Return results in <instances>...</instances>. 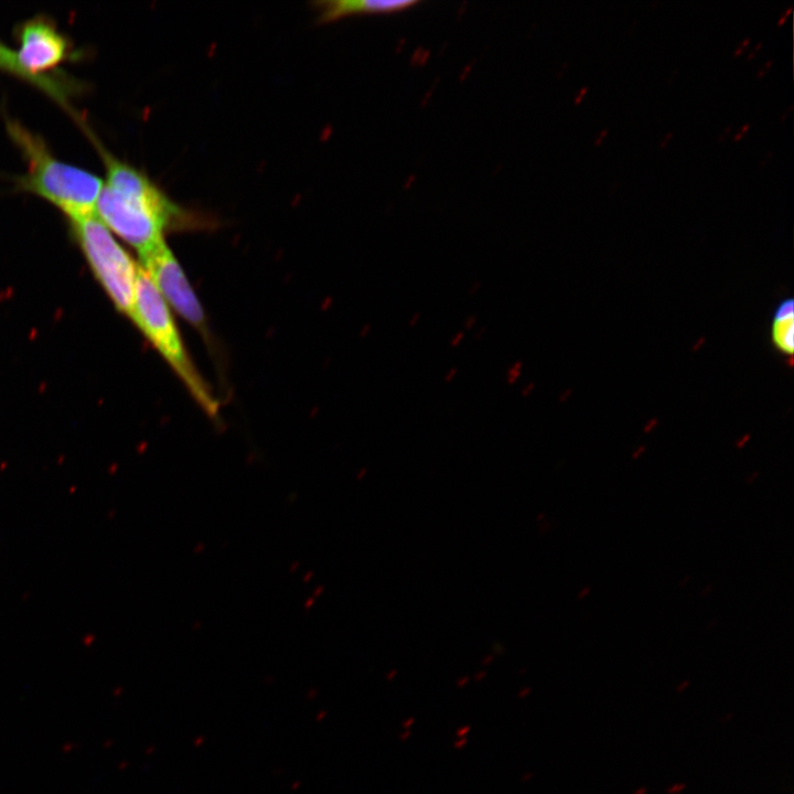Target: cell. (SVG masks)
Instances as JSON below:
<instances>
[{
	"label": "cell",
	"mask_w": 794,
	"mask_h": 794,
	"mask_svg": "<svg viewBox=\"0 0 794 794\" xmlns=\"http://www.w3.org/2000/svg\"><path fill=\"white\" fill-rule=\"evenodd\" d=\"M730 128H731L730 126L727 127V129L725 130V135L727 133V131L730 130ZM722 136H723V131H722V133L720 135V139L722 138Z\"/></svg>",
	"instance_id": "484cf974"
},
{
	"label": "cell",
	"mask_w": 794,
	"mask_h": 794,
	"mask_svg": "<svg viewBox=\"0 0 794 794\" xmlns=\"http://www.w3.org/2000/svg\"><path fill=\"white\" fill-rule=\"evenodd\" d=\"M761 45H762V42L757 43V45L751 51H749L748 57H751L755 53V51L758 49H760Z\"/></svg>",
	"instance_id": "cb8c5ba5"
},
{
	"label": "cell",
	"mask_w": 794,
	"mask_h": 794,
	"mask_svg": "<svg viewBox=\"0 0 794 794\" xmlns=\"http://www.w3.org/2000/svg\"><path fill=\"white\" fill-rule=\"evenodd\" d=\"M69 223L99 282L117 309L131 319L139 266L96 214L72 218Z\"/></svg>",
	"instance_id": "277c9868"
},
{
	"label": "cell",
	"mask_w": 794,
	"mask_h": 794,
	"mask_svg": "<svg viewBox=\"0 0 794 794\" xmlns=\"http://www.w3.org/2000/svg\"><path fill=\"white\" fill-rule=\"evenodd\" d=\"M476 321H478L476 315H469L464 321V329H466V330L472 329L476 324Z\"/></svg>",
	"instance_id": "7c38bea8"
},
{
	"label": "cell",
	"mask_w": 794,
	"mask_h": 794,
	"mask_svg": "<svg viewBox=\"0 0 794 794\" xmlns=\"http://www.w3.org/2000/svg\"><path fill=\"white\" fill-rule=\"evenodd\" d=\"M457 373H458V369L455 367H452L451 369H449L444 376V382H447V383L451 382L454 378V376L457 375Z\"/></svg>",
	"instance_id": "2e32d148"
},
{
	"label": "cell",
	"mask_w": 794,
	"mask_h": 794,
	"mask_svg": "<svg viewBox=\"0 0 794 794\" xmlns=\"http://www.w3.org/2000/svg\"><path fill=\"white\" fill-rule=\"evenodd\" d=\"M750 40H751L750 37H745L742 42H740L734 50V54L741 53L742 50L744 49V46H747L750 43Z\"/></svg>",
	"instance_id": "5bb4252c"
},
{
	"label": "cell",
	"mask_w": 794,
	"mask_h": 794,
	"mask_svg": "<svg viewBox=\"0 0 794 794\" xmlns=\"http://www.w3.org/2000/svg\"><path fill=\"white\" fill-rule=\"evenodd\" d=\"M7 132L26 162L15 189L36 195L62 211L68 219L95 214L104 180L88 170L55 157L44 139L13 119Z\"/></svg>",
	"instance_id": "7a4b0ae2"
},
{
	"label": "cell",
	"mask_w": 794,
	"mask_h": 794,
	"mask_svg": "<svg viewBox=\"0 0 794 794\" xmlns=\"http://www.w3.org/2000/svg\"><path fill=\"white\" fill-rule=\"evenodd\" d=\"M0 72L32 85L67 110L73 118L77 119L79 117L72 107L69 98L83 89L81 83L63 74H51L42 77L31 75L21 66L15 51L7 46L1 40Z\"/></svg>",
	"instance_id": "52a82bcc"
},
{
	"label": "cell",
	"mask_w": 794,
	"mask_h": 794,
	"mask_svg": "<svg viewBox=\"0 0 794 794\" xmlns=\"http://www.w3.org/2000/svg\"><path fill=\"white\" fill-rule=\"evenodd\" d=\"M14 37L18 60L33 76L51 75L63 63L81 57L69 36L46 15H35L19 23Z\"/></svg>",
	"instance_id": "5b68a950"
},
{
	"label": "cell",
	"mask_w": 794,
	"mask_h": 794,
	"mask_svg": "<svg viewBox=\"0 0 794 794\" xmlns=\"http://www.w3.org/2000/svg\"><path fill=\"white\" fill-rule=\"evenodd\" d=\"M523 362L516 361L507 371L506 382L514 385L522 374Z\"/></svg>",
	"instance_id": "30bf717a"
},
{
	"label": "cell",
	"mask_w": 794,
	"mask_h": 794,
	"mask_svg": "<svg viewBox=\"0 0 794 794\" xmlns=\"http://www.w3.org/2000/svg\"><path fill=\"white\" fill-rule=\"evenodd\" d=\"M672 135H673V132H672V131L667 132V133H666V135L664 136V138H663V139H661V141H659V146H662V147H663V146H664V144H665V143H666V142L668 141V139H669V138L672 137Z\"/></svg>",
	"instance_id": "7402d4cb"
},
{
	"label": "cell",
	"mask_w": 794,
	"mask_h": 794,
	"mask_svg": "<svg viewBox=\"0 0 794 794\" xmlns=\"http://www.w3.org/2000/svg\"><path fill=\"white\" fill-rule=\"evenodd\" d=\"M485 332H486L485 328H480V330L475 333V339L480 340L483 336V334H485Z\"/></svg>",
	"instance_id": "603a6c76"
},
{
	"label": "cell",
	"mask_w": 794,
	"mask_h": 794,
	"mask_svg": "<svg viewBox=\"0 0 794 794\" xmlns=\"http://www.w3.org/2000/svg\"><path fill=\"white\" fill-rule=\"evenodd\" d=\"M420 318H421V313H420V312H415V313L411 315V318L409 319L408 325L411 326V328L415 326V325L419 322Z\"/></svg>",
	"instance_id": "9a60e30c"
},
{
	"label": "cell",
	"mask_w": 794,
	"mask_h": 794,
	"mask_svg": "<svg viewBox=\"0 0 794 794\" xmlns=\"http://www.w3.org/2000/svg\"><path fill=\"white\" fill-rule=\"evenodd\" d=\"M791 10H792V7H788L784 12H782V14L780 15V18L777 20V24H780L782 21H784L786 19V17L791 12Z\"/></svg>",
	"instance_id": "44dd1931"
},
{
	"label": "cell",
	"mask_w": 794,
	"mask_h": 794,
	"mask_svg": "<svg viewBox=\"0 0 794 794\" xmlns=\"http://www.w3.org/2000/svg\"><path fill=\"white\" fill-rule=\"evenodd\" d=\"M140 260L163 300L190 323L201 326L204 322L203 309L165 242L141 256Z\"/></svg>",
	"instance_id": "8992f818"
},
{
	"label": "cell",
	"mask_w": 794,
	"mask_h": 794,
	"mask_svg": "<svg viewBox=\"0 0 794 794\" xmlns=\"http://www.w3.org/2000/svg\"><path fill=\"white\" fill-rule=\"evenodd\" d=\"M534 388H535L534 383H529V384L525 385L521 390L522 396L527 397L534 390Z\"/></svg>",
	"instance_id": "4fadbf2b"
},
{
	"label": "cell",
	"mask_w": 794,
	"mask_h": 794,
	"mask_svg": "<svg viewBox=\"0 0 794 794\" xmlns=\"http://www.w3.org/2000/svg\"><path fill=\"white\" fill-rule=\"evenodd\" d=\"M88 135L106 170L95 214L110 232L141 257L164 240L165 230L187 225V213L144 173L116 158L92 131Z\"/></svg>",
	"instance_id": "6da1fadb"
},
{
	"label": "cell",
	"mask_w": 794,
	"mask_h": 794,
	"mask_svg": "<svg viewBox=\"0 0 794 794\" xmlns=\"http://www.w3.org/2000/svg\"><path fill=\"white\" fill-rule=\"evenodd\" d=\"M749 128V124H744L741 128L738 129V131L734 133L733 139L740 138L744 131Z\"/></svg>",
	"instance_id": "e0dca14e"
},
{
	"label": "cell",
	"mask_w": 794,
	"mask_h": 794,
	"mask_svg": "<svg viewBox=\"0 0 794 794\" xmlns=\"http://www.w3.org/2000/svg\"><path fill=\"white\" fill-rule=\"evenodd\" d=\"M463 339H464V332L460 331V332H458V333L451 339L450 345H451L452 347H457V346H459V345L461 344V342L463 341Z\"/></svg>",
	"instance_id": "8fae6325"
},
{
	"label": "cell",
	"mask_w": 794,
	"mask_h": 794,
	"mask_svg": "<svg viewBox=\"0 0 794 794\" xmlns=\"http://www.w3.org/2000/svg\"><path fill=\"white\" fill-rule=\"evenodd\" d=\"M131 320L165 358L204 411L215 416L216 399L189 358L167 302L141 266L137 273Z\"/></svg>",
	"instance_id": "3957f363"
},
{
	"label": "cell",
	"mask_w": 794,
	"mask_h": 794,
	"mask_svg": "<svg viewBox=\"0 0 794 794\" xmlns=\"http://www.w3.org/2000/svg\"><path fill=\"white\" fill-rule=\"evenodd\" d=\"M480 287H481V283H480L479 281H475V282L472 285V287L469 289L468 293H469L470 296L475 294V293L479 291Z\"/></svg>",
	"instance_id": "ac0fdd59"
},
{
	"label": "cell",
	"mask_w": 794,
	"mask_h": 794,
	"mask_svg": "<svg viewBox=\"0 0 794 794\" xmlns=\"http://www.w3.org/2000/svg\"><path fill=\"white\" fill-rule=\"evenodd\" d=\"M607 132H608V128L601 130V131L597 135V137H596V139H594V143L601 142L602 138L607 135Z\"/></svg>",
	"instance_id": "ffe728a7"
},
{
	"label": "cell",
	"mask_w": 794,
	"mask_h": 794,
	"mask_svg": "<svg viewBox=\"0 0 794 794\" xmlns=\"http://www.w3.org/2000/svg\"><path fill=\"white\" fill-rule=\"evenodd\" d=\"M418 1L412 0H334L318 3L320 21L331 22L356 13H390L406 10Z\"/></svg>",
	"instance_id": "ba28073f"
},
{
	"label": "cell",
	"mask_w": 794,
	"mask_h": 794,
	"mask_svg": "<svg viewBox=\"0 0 794 794\" xmlns=\"http://www.w3.org/2000/svg\"><path fill=\"white\" fill-rule=\"evenodd\" d=\"M771 336L776 348L786 355L794 348V304L793 300H784L775 310Z\"/></svg>",
	"instance_id": "9c48e42d"
},
{
	"label": "cell",
	"mask_w": 794,
	"mask_h": 794,
	"mask_svg": "<svg viewBox=\"0 0 794 794\" xmlns=\"http://www.w3.org/2000/svg\"><path fill=\"white\" fill-rule=\"evenodd\" d=\"M771 64L772 60L766 61L765 64L760 69H758L757 75H762L771 66Z\"/></svg>",
	"instance_id": "d6986e66"
},
{
	"label": "cell",
	"mask_w": 794,
	"mask_h": 794,
	"mask_svg": "<svg viewBox=\"0 0 794 794\" xmlns=\"http://www.w3.org/2000/svg\"><path fill=\"white\" fill-rule=\"evenodd\" d=\"M586 92H587V86H584V87L581 88V90L579 92V94H578V96H577L576 99H577V100L580 99Z\"/></svg>",
	"instance_id": "d4e9b609"
}]
</instances>
